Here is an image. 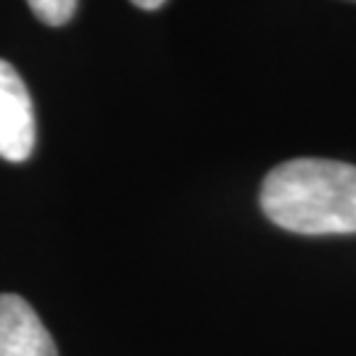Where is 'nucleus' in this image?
Returning <instances> with one entry per match:
<instances>
[{
  "instance_id": "f257e3e1",
  "label": "nucleus",
  "mask_w": 356,
  "mask_h": 356,
  "mask_svg": "<svg viewBox=\"0 0 356 356\" xmlns=\"http://www.w3.org/2000/svg\"><path fill=\"white\" fill-rule=\"evenodd\" d=\"M261 211L298 235L356 232V166L330 159H293L261 185Z\"/></svg>"
},
{
  "instance_id": "f03ea898",
  "label": "nucleus",
  "mask_w": 356,
  "mask_h": 356,
  "mask_svg": "<svg viewBox=\"0 0 356 356\" xmlns=\"http://www.w3.org/2000/svg\"><path fill=\"white\" fill-rule=\"evenodd\" d=\"M35 151V108L24 79L0 58V159L26 161Z\"/></svg>"
},
{
  "instance_id": "7ed1b4c3",
  "label": "nucleus",
  "mask_w": 356,
  "mask_h": 356,
  "mask_svg": "<svg viewBox=\"0 0 356 356\" xmlns=\"http://www.w3.org/2000/svg\"><path fill=\"white\" fill-rule=\"evenodd\" d=\"M0 356H58L38 312L13 293H0Z\"/></svg>"
},
{
  "instance_id": "20e7f679",
  "label": "nucleus",
  "mask_w": 356,
  "mask_h": 356,
  "mask_svg": "<svg viewBox=\"0 0 356 356\" xmlns=\"http://www.w3.org/2000/svg\"><path fill=\"white\" fill-rule=\"evenodd\" d=\"M26 3H29V8L40 22L51 26L66 24L74 16L76 8V0H26Z\"/></svg>"
},
{
  "instance_id": "39448f33",
  "label": "nucleus",
  "mask_w": 356,
  "mask_h": 356,
  "mask_svg": "<svg viewBox=\"0 0 356 356\" xmlns=\"http://www.w3.org/2000/svg\"><path fill=\"white\" fill-rule=\"evenodd\" d=\"M138 8H143V11H156V8H161L164 6V0H132Z\"/></svg>"
}]
</instances>
